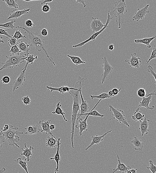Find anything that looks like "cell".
Returning <instances> with one entry per match:
<instances>
[{
    "label": "cell",
    "mask_w": 156,
    "mask_h": 173,
    "mask_svg": "<svg viewBox=\"0 0 156 173\" xmlns=\"http://www.w3.org/2000/svg\"><path fill=\"white\" fill-rule=\"evenodd\" d=\"M5 3L7 6L10 8L18 9L19 7L17 0H2Z\"/></svg>",
    "instance_id": "obj_31"
},
{
    "label": "cell",
    "mask_w": 156,
    "mask_h": 173,
    "mask_svg": "<svg viewBox=\"0 0 156 173\" xmlns=\"http://www.w3.org/2000/svg\"><path fill=\"white\" fill-rule=\"evenodd\" d=\"M41 35L43 36H46L48 35V32L47 29L44 28L43 29L41 32Z\"/></svg>",
    "instance_id": "obj_52"
},
{
    "label": "cell",
    "mask_w": 156,
    "mask_h": 173,
    "mask_svg": "<svg viewBox=\"0 0 156 173\" xmlns=\"http://www.w3.org/2000/svg\"><path fill=\"white\" fill-rule=\"evenodd\" d=\"M12 38H15L17 40H18L20 39L26 38V37L25 35H23L21 31L18 30H17Z\"/></svg>",
    "instance_id": "obj_36"
},
{
    "label": "cell",
    "mask_w": 156,
    "mask_h": 173,
    "mask_svg": "<svg viewBox=\"0 0 156 173\" xmlns=\"http://www.w3.org/2000/svg\"><path fill=\"white\" fill-rule=\"evenodd\" d=\"M103 64L102 66L103 73L102 74L101 84H103L109 75L112 73L113 68L112 66L109 64L105 56L103 58Z\"/></svg>",
    "instance_id": "obj_9"
},
{
    "label": "cell",
    "mask_w": 156,
    "mask_h": 173,
    "mask_svg": "<svg viewBox=\"0 0 156 173\" xmlns=\"http://www.w3.org/2000/svg\"><path fill=\"white\" fill-rule=\"evenodd\" d=\"M58 143L57 145V150L56 153L55 154L53 157L50 158V160H54L56 161V167L55 169L54 173H56L59 172V161L61 160V158L59 154V149H60V146L61 145V143L60 142L61 138H58Z\"/></svg>",
    "instance_id": "obj_20"
},
{
    "label": "cell",
    "mask_w": 156,
    "mask_h": 173,
    "mask_svg": "<svg viewBox=\"0 0 156 173\" xmlns=\"http://www.w3.org/2000/svg\"><path fill=\"white\" fill-rule=\"evenodd\" d=\"M86 80H87V79H84V78L80 76H79L78 78V81H79V89L81 100V104L80 106V113H78L77 115V120H79L81 117H82L83 115L89 112L88 111L89 109V105L87 102L84 99L82 91V88L83 85L82 83Z\"/></svg>",
    "instance_id": "obj_6"
},
{
    "label": "cell",
    "mask_w": 156,
    "mask_h": 173,
    "mask_svg": "<svg viewBox=\"0 0 156 173\" xmlns=\"http://www.w3.org/2000/svg\"><path fill=\"white\" fill-rule=\"evenodd\" d=\"M22 1L27 2H30L31 1H41L42 0H22Z\"/></svg>",
    "instance_id": "obj_60"
},
{
    "label": "cell",
    "mask_w": 156,
    "mask_h": 173,
    "mask_svg": "<svg viewBox=\"0 0 156 173\" xmlns=\"http://www.w3.org/2000/svg\"><path fill=\"white\" fill-rule=\"evenodd\" d=\"M156 58V46L155 44L154 47L152 48V52L151 55L150 56L149 60L146 61V64H148L151 61L154 59Z\"/></svg>",
    "instance_id": "obj_38"
},
{
    "label": "cell",
    "mask_w": 156,
    "mask_h": 173,
    "mask_svg": "<svg viewBox=\"0 0 156 173\" xmlns=\"http://www.w3.org/2000/svg\"><path fill=\"white\" fill-rule=\"evenodd\" d=\"M149 122H151L152 121L147 119V118H145L142 121L140 122L139 129L141 132V134L140 135L141 136H143L145 134L146 135L148 134L149 131Z\"/></svg>",
    "instance_id": "obj_21"
},
{
    "label": "cell",
    "mask_w": 156,
    "mask_h": 173,
    "mask_svg": "<svg viewBox=\"0 0 156 173\" xmlns=\"http://www.w3.org/2000/svg\"><path fill=\"white\" fill-rule=\"evenodd\" d=\"M18 128L16 127H13L11 125H9V128L7 131L5 132L0 131V134L3 136L5 138V141L8 143L9 145L10 146H16L18 148L20 147L17 144L20 141L19 136L23 134V132L18 131Z\"/></svg>",
    "instance_id": "obj_4"
},
{
    "label": "cell",
    "mask_w": 156,
    "mask_h": 173,
    "mask_svg": "<svg viewBox=\"0 0 156 173\" xmlns=\"http://www.w3.org/2000/svg\"><path fill=\"white\" fill-rule=\"evenodd\" d=\"M152 96L150 93L146 94L145 97L142 98V100L140 102L138 106L140 107L145 108L150 110H153L155 108V106H152L151 107L149 106V104L152 101Z\"/></svg>",
    "instance_id": "obj_16"
},
{
    "label": "cell",
    "mask_w": 156,
    "mask_h": 173,
    "mask_svg": "<svg viewBox=\"0 0 156 173\" xmlns=\"http://www.w3.org/2000/svg\"><path fill=\"white\" fill-rule=\"evenodd\" d=\"M21 100L23 104L25 105H29L31 103V99L28 96H26L22 97Z\"/></svg>",
    "instance_id": "obj_42"
},
{
    "label": "cell",
    "mask_w": 156,
    "mask_h": 173,
    "mask_svg": "<svg viewBox=\"0 0 156 173\" xmlns=\"http://www.w3.org/2000/svg\"><path fill=\"white\" fill-rule=\"evenodd\" d=\"M102 100H99V101L94 106V107L92 109V110L90 112H89L88 113L85 114L83 115V116H86L87 115H89V116H91L93 117H99L102 118L104 117V115L100 114L99 112H98L97 110H94L95 108H96L98 104Z\"/></svg>",
    "instance_id": "obj_29"
},
{
    "label": "cell",
    "mask_w": 156,
    "mask_h": 173,
    "mask_svg": "<svg viewBox=\"0 0 156 173\" xmlns=\"http://www.w3.org/2000/svg\"><path fill=\"white\" fill-rule=\"evenodd\" d=\"M142 112L140 111V109L138 108L136 109L133 116H132V119L135 121H139L140 122L142 121L145 115L141 114Z\"/></svg>",
    "instance_id": "obj_28"
},
{
    "label": "cell",
    "mask_w": 156,
    "mask_h": 173,
    "mask_svg": "<svg viewBox=\"0 0 156 173\" xmlns=\"http://www.w3.org/2000/svg\"><path fill=\"white\" fill-rule=\"evenodd\" d=\"M73 1H76L77 3H79L82 4L84 7H86V5L85 4L86 0H73Z\"/></svg>",
    "instance_id": "obj_51"
},
{
    "label": "cell",
    "mask_w": 156,
    "mask_h": 173,
    "mask_svg": "<svg viewBox=\"0 0 156 173\" xmlns=\"http://www.w3.org/2000/svg\"><path fill=\"white\" fill-rule=\"evenodd\" d=\"M10 48V52L11 54H19L21 52V51L19 50L17 45L13 46V47H11Z\"/></svg>",
    "instance_id": "obj_39"
},
{
    "label": "cell",
    "mask_w": 156,
    "mask_h": 173,
    "mask_svg": "<svg viewBox=\"0 0 156 173\" xmlns=\"http://www.w3.org/2000/svg\"><path fill=\"white\" fill-rule=\"evenodd\" d=\"M147 68H148V71L154 77L155 79V83L156 84V74L155 73V72L153 69V67H152V66L149 65L147 67Z\"/></svg>",
    "instance_id": "obj_46"
},
{
    "label": "cell",
    "mask_w": 156,
    "mask_h": 173,
    "mask_svg": "<svg viewBox=\"0 0 156 173\" xmlns=\"http://www.w3.org/2000/svg\"><path fill=\"white\" fill-rule=\"evenodd\" d=\"M62 105L61 104L60 102H59L57 103L56 106L55 110L52 112V114H57V115H61L63 117L64 119L66 122H67L68 120L66 119L65 117V112L61 108Z\"/></svg>",
    "instance_id": "obj_27"
},
{
    "label": "cell",
    "mask_w": 156,
    "mask_h": 173,
    "mask_svg": "<svg viewBox=\"0 0 156 173\" xmlns=\"http://www.w3.org/2000/svg\"><path fill=\"white\" fill-rule=\"evenodd\" d=\"M4 40H3V37L1 36H0V43H4Z\"/></svg>",
    "instance_id": "obj_61"
},
{
    "label": "cell",
    "mask_w": 156,
    "mask_h": 173,
    "mask_svg": "<svg viewBox=\"0 0 156 173\" xmlns=\"http://www.w3.org/2000/svg\"><path fill=\"white\" fill-rule=\"evenodd\" d=\"M90 97L92 100L97 99L99 100H103L106 99L111 98L112 97L109 96L108 93H103L98 95H90Z\"/></svg>",
    "instance_id": "obj_33"
},
{
    "label": "cell",
    "mask_w": 156,
    "mask_h": 173,
    "mask_svg": "<svg viewBox=\"0 0 156 173\" xmlns=\"http://www.w3.org/2000/svg\"><path fill=\"white\" fill-rule=\"evenodd\" d=\"M137 169H132L131 168L130 169L128 170L126 172L127 173H136L138 170Z\"/></svg>",
    "instance_id": "obj_54"
},
{
    "label": "cell",
    "mask_w": 156,
    "mask_h": 173,
    "mask_svg": "<svg viewBox=\"0 0 156 173\" xmlns=\"http://www.w3.org/2000/svg\"><path fill=\"white\" fill-rule=\"evenodd\" d=\"M138 96L140 98H143L145 97L146 95V92L145 89L143 88L138 89L137 92Z\"/></svg>",
    "instance_id": "obj_44"
},
{
    "label": "cell",
    "mask_w": 156,
    "mask_h": 173,
    "mask_svg": "<svg viewBox=\"0 0 156 173\" xmlns=\"http://www.w3.org/2000/svg\"><path fill=\"white\" fill-rule=\"evenodd\" d=\"M38 59V56H36L35 57H34V55H29L27 56V58L25 60L27 61V63L26 65L28 66V64H33V63L35 60Z\"/></svg>",
    "instance_id": "obj_35"
},
{
    "label": "cell",
    "mask_w": 156,
    "mask_h": 173,
    "mask_svg": "<svg viewBox=\"0 0 156 173\" xmlns=\"http://www.w3.org/2000/svg\"><path fill=\"white\" fill-rule=\"evenodd\" d=\"M30 10V8L25 9L22 10H19L17 9L13 10L10 14L7 20L11 19H19L22 15L28 14Z\"/></svg>",
    "instance_id": "obj_15"
},
{
    "label": "cell",
    "mask_w": 156,
    "mask_h": 173,
    "mask_svg": "<svg viewBox=\"0 0 156 173\" xmlns=\"http://www.w3.org/2000/svg\"><path fill=\"white\" fill-rule=\"evenodd\" d=\"M71 60L72 61L74 64L76 65H78L82 64H85L86 63L85 61H83L80 58L77 56H72L70 55H67Z\"/></svg>",
    "instance_id": "obj_30"
},
{
    "label": "cell",
    "mask_w": 156,
    "mask_h": 173,
    "mask_svg": "<svg viewBox=\"0 0 156 173\" xmlns=\"http://www.w3.org/2000/svg\"><path fill=\"white\" fill-rule=\"evenodd\" d=\"M9 128V125H5L3 128H2L1 129L2 132H5L8 130Z\"/></svg>",
    "instance_id": "obj_53"
},
{
    "label": "cell",
    "mask_w": 156,
    "mask_h": 173,
    "mask_svg": "<svg viewBox=\"0 0 156 173\" xmlns=\"http://www.w3.org/2000/svg\"><path fill=\"white\" fill-rule=\"evenodd\" d=\"M14 161L21 166L26 173H28L27 162L26 160L23 161L21 158L19 157L17 159L14 160Z\"/></svg>",
    "instance_id": "obj_32"
},
{
    "label": "cell",
    "mask_w": 156,
    "mask_h": 173,
    "mask_svg": "<svg viewBox=\"0 0 156 173\" xmlns=\"http://www.w3.org/2000/svg\"><path fill=\"white\" fill-rule=\"evenodd\" d=\"M8 30H5L0 28V35H2L6 36L7 38H11L13 35H10L8 33Z\"/></svg>",
    "instance_id": "obj_45"
},
{
    "label": "cell",
    "mask_w": 156,
    "mask_h": 173,
    "mask_svg": "<svg viewBox=\"0 0 156 173\" xmlns=\"http://www.w3.org/2000/svg\"><path fill=\"white\" fill-rule=\"evenodd\" d=\"M109 11L110 10H109L108 12L107 18L106 22V24H105L104 27L102 29L99 31L97 32L96 33H95L93 35H92L89 37L88 39L86 40L85 41L81 42L77 45L72 46V47L74 48L81 47L82 46L86 44V43H87L89 41H95L98 36H99L100 34L101 33L103 32L108 27V25L110 21L113 18V17H111L110 15Z\"/></svg>",
    "instance_id": "obj_7"
},
{
    "label": "cell",
    "mask_w": 156,
    "mask_h": 173,
    "mask_svg": "<svg viewBox=\"0 0 156 173\" xmlns=\"http://www.w3.org/2000/svg\"><path fill=\"white\" fill-rule=\"evenodd\" d=\"M6 171V169H5L4 168V167H3V168H2V169H0V173H4Z\"/></svg>",
    "instance_id": "obj_59"
},
{
    "label": "cell",
    "mask_w": 156,
    "mask_h": 173,
    "mask_svg": "<svg viewBox=\"0 0 156 173\" xmlns=\"http://www.w3.org/2000/svg\"><path fill=\"white\" fill-rule=\"evenodd\" d=\"M1 81L3 84H8L10 81V78L8 76H4L2 78Z\"/></svg>",
    "instance_id": "obj_47"
},
{
    "label": "cell",
    "mask_w": 156,
    "mask_h": 173,
    "mask_svg": "<svg viewBox=\"0 0 156 173\" xmlns=\"http://www.w3.org/2000/svg\"><path fill=\"white\" fill-rule=\"evenodd\" d=\"M89 116V115H87L85 119L84 120L82 118H80L79 120L78 123L75 125V127L79 130V134L80 136H82L83 132L84 131H88V125L87 123V120Z\"/></svg>",
    "instance_id": "obj_13"
},
{
    "label": "cell",
    "mask_w": 156,
    "mask_h": 173,
    "mask_svg": "<svg viewBox=\"0 0 156 173\" xmlns=\"http://www.w3.org/2000/svg\"><path fill=\"white\" fill-rule=\"evenodd\" d=\"M118 158V163L116 168L113 169V173L119 172L120 173H126L130 169L131 166H126L125 163H121L120 158L118 154L117 155Z\"/></svg>",
    "instance_id": "obj_19"
},
{
    "label": "cell",
    "mask_w": 156,
    "mask_h": 173,
    "mask_svg": "<svg viewBox=\"0 0 156 173\" xmlns=\"http://www.w3.org/2000/svg\"><path fill=\"white\" fill-rule=\"evenodd\" d=\"M5 142L4 137L2 135L0 134V149L2 147L3 144Z\"/></svg>",
    "instance_id": "obj_50"
},
{
    "label": "cell",
    "mask_w": 156,
    "mask_h": 173,
    "mask_svg": "<svg viewBox=\"0 0 156 173\" xmlns=\"http://www.w3.org/2000/svg\"><path fill=\"white\" fill-rule=\"evenodd\" d=\"M114 45L113 44H111L109 45L108 49L110 51H112L114 50Z\"/></svg>",
    "instance_id": "obj_55"
},
{
    "label": "cell",
    "mask_w": 156,
    "mask_h": 173,
    "mask_svg": "<svg viewBox=\"0 0 156 173\" xmlns=\"http://www.w3.org/2000/svg\"><path fill=\"white\" fill-rule=\"evenodd\" d=\"M32 126V130L30 135L36 134L40 132H42V129L40 128L38 125H33Z\"/></svg>",
    "instance_id": "obj_37"
},
{
    "label": "cell",
    "mask_w": 156,
    "mask_h": 173,
    "mask_svg": "<svg viewBox=\"0 0 156 173\" xmlns=\"http://www.w3.org/2000/svg\"><path fill=\"white\" fill-rule=\"evenodd\" d=\"M149 6V5L148 4L140 9L138 8L137 12L135 13L134 16L132 17V21H138L140 20L143 19L146 14L149 13V11L148 10Z\"/></svg>",
    "instance_id": "obj_11"
},
{
    "label": "cell",
    "mask_w": 156,
    "mask_h": 173,
    "mask_svg": "<svg viewBox=\"0 0 156 173\" xmlns=\"http://www.w3.org/2000/svg\"><path fill=\"white\" fill-rule=\"evenodd\" d=\"M24 148L21 149L22 152L21 153V155L22 156L23 158L25 160L29 162L33 154L32 150L34 148L31 146H30L29 148H27L26 143H24Z\"/></svg>",
    "instance_id": "obj_18"
},
{
    "label": "cell",
    "mask_w": 156,
    "mask_h": 173,
    "mask_svg": "<svg viewBox=\"0 0 156 173\" xmlns=\"http://www.w3.org/2000/svg\"><path fill=\"white\" fill-rule=\"evenodd\" d=\"M16 21V20H12L10 21L7 22L4 24H0V27L4 28H8V30H13L15 28H18V26L15 27L13 25L14 23Z\"/></svg>",
    "instance_id": "obj_34"
},
{
    "label": "cell",
    "mask_w": 156,
    "mask_h": 173,
    "mask_svg": "<svg viewBox=\"0 0 156 173\" xmlns=\"http://www.w3.org/2000/svg\"><path fill=\"white\" fill-rule=\"evenodd\" d=\"M56 128V126L54 125L51 124L50 126V131H52Z\"/></svg>",
    "instance_id": "obj_57"
},
{
    "label": "cell",
    "mask_w": 156,
    "mask_h": 173,
    "mask_svg": "<svg viewBox=\"0 0 156 173\" xmlns=\"http://www.w3.org/2000/svg\"><path fill=\"white\" fill-rule=\"evenodd\" d=\"M27 66L25 65L24 67L22 69V71L17 78L14 81L13 83V92L15 91L16 89L21 87L24 85L25 81V71L27 70Z\"/></svg>",
    "instance_id": "obj_10"
},
{
    "label": "cell",
    "mask_w": 156,
    "mask_h": 173,
    "mask_svg": "<svg viewBox=\"0 0 156 173\" xmlns=\"http://www.w3.org/2000/svg\"><path fill=\"white\" fill-rule=\"evenodd\" d=\"M51 120H49L47 121L44 120H40L39 122V124L41 126L42 132H45L46 134H49L51 135H53L50 132V126Z\"/></svg>",
    "instance_id": "obj_25"
},
{
    "label": "cell",
    "mask_w": 156,
    "mask_h": 173,
    "mask_svg": "<svg viewBox=\"0 0 156 173\" xmlns=\"http://www.w3.org/2000/svg\"><path fill=\"white\" fill-rule=\"evenodd\" d=\"M131 57L128 60L126 59L125 62L128 63L130 67L136 68H139L141 66V61L140 58L137 57V54L134 53L131 54Z\"/></svg>",
    "instance_id": "obj_12"
},
{
    "label": "cell",
    "mask_w": 156,
    "mask_h": 173,
    "mask_svg": "<svg viewBox=\"0 0 156 173\" xmlns=\"http://www.w3.org/2000/svg\"><path fill=\"white\" fill-rule=\"evenodd\" d=\"M109 111L112 112V115L114 119H116L120 123H122L128 127H130V125L127 122L125 115L123 110L115 109L111 105H109Z\"/></svg>",
    "instance_id": "obj_8"
},
{
    "label": "cell",
    "mask_w": 156,
    "mask_h": 173,
    "mask_svg": "<svg viewBox=\"0 0 156 173\" xmlns=\"http://www.w3.org/2000/svg\"><path fill=\"white\" fill-rule=\"evenodd\" d=\"M25 24L28 27H33L35 26L32 21L30 19H28L26 21Z\"/></svg>",
    "instance_id": "obj_48"
},
{
    "label": "cell",
    "mask_w": 156,
    "mask_h": 173,
    "mask_svg": "<svg viewBox=\"0 0 156 173\" xmlns=\"http://www.w3.org/2000/svg\"><path fill=\"white\" fill-rule=\"evenodd\" d=\"M125 2L126 0H119L118 1L115 2L112 10L109 11L110 16H115L118 29L122 27V25L125 22L124 16L128 12Z\"/></svg>",
    "instance_id": "obj_3"
},
{
    "label": "cell",
    "mask_w": 156,
    "mask_h": 173,
    "mask_svg": "<svg viewBox=\"0 0 156 173\" xmlns=\"http://www.w3.org/2000/svg\"><path fill=\"white\" fill-rule=\"evenodd\" d=\"M112 132V130H110L106 132L104 134L102 135H101V136H98V135H96V136L93 135L91 137V142L89 144V145L85 149V151H87L89 149L91 148L92 146H93L95 144L98 145L101 142H102L103 140V138H104L107 134Z\"/></svg>",
    "instance_id": "obj_17"
},
{
    "label": "cell",
    "mask_w": 156,
    "mask_h": 173,
    "mask_svg": "<svg viewBox=\"0 0 156 173\" xmlns=\"http://www.w3.org/2000/svg\"><path fill=\"white\" fill-rule=\"evenodd\" d=\"M20 51L24 54V55L27 56L29 55L30 48H29L30 45L28 44L27 42H24L23 41H20L17 43Z\"/></svg>",
    "instance_id": "obj_24"
},
{
    "label": "cell",
    "mask_w": 156,
    "mask_h": 173,
    "mask_svg": "<svg viewBox=\"0 0 156 173\" xmlns=\"http://www.w3.org/2000/svg\"><path fill=\"white\" fill-rule=\"evenodd\" d=\"M58 140L54 135L48 136L46 138L45 145L50 149H52L57 146Z\"/></svg>",
    "instance_id": "obj_22"
},
{
    "label": "cell",
    "mask_w": 156,
    "mask_h": 173,
    "mask_svg": "<svg viewBox=\"0 0 156 173\" xmlns=\"http://www.w3.org/2000/svg\"><path fill=\"white\" fill-rule=\"evenodd\" d=\"M149 166L147 167V169H149L152 173H155L156 172V166L153 163V161L152 160L149 161Z\"/></svg>",
    "instance_id": "obj_41"
},
{
    "label": "cell",
    "mask_w": 156,
    "mask_h": 173,
    "mask_svg": "<svg viewBox=\"0 0 156 173\" xmlns=\"http://www.w3.org/2000/svg\"><path fill=\"white\" fill-rule=\"evenodd\" d=\"M19 28L22 29L25 31L24 33L26 38L30 43L31 47L35 48L39 52L43 51L44 52L45 56H47L48 55L45 47L44 39L41 35L38 33L28 30L24 27H19Z\"/></svg>",
    "instance_id": "obj_2"
},
{
    "label": "cell",
    "mask_w": 156,
    "mask_h": 173,
    "mask_svg": "<svg viewBox=\"0 0 156 173\" xmlns=\"http://www.w3.org/2000/svg\"><path fill=\"white\" fill-rule=\"evenodd\" d=\"M121 90V88L118 89L117 88H114L112 89V93H113L114 96H117V95L119 94Z\"/></svg>",
    "instance_id": "obj_49"
},
{
    "label": "cell",
    "mask_w": 156,
    "mask_h": 173,
    "mask_svg": "<svg viewBox=\"0 0 156 173\" xmlns=\"http://www.w3.org/2000/svg\"><path fill=\"white\" fill-rule=\"evenodd\" d=\"M8 41V44L10 48L14 45L17 44V41L18 40L15 38H7Z\"/></svg>",
    "instance_id": "obj_40"
},
{
    "label": "cell",
    "mask_w": 156,
    "mask_h": 173,
    "mask_svg": "<svg viewBox=\"0 0 156 173\" xmlns=\"http://www.w3.org/2000/svg\"><path fill=\"white\" fill-rule=\"evenodd\" d=\"M93 19L90 24V27L91 30L93 31L94 33H96L99 31L103 28L104 27L105 24H104L101 20L96 17L94 18L92 17Z\"/></svg>",
    "instance_id": "obj_14"
},
{
    "label": "cell",
    "mask_w": 156,
    "mask_h": 173,
    "mask_svg": "<svg viewBox=\"0 0 156 173\" xmlns=\"http://www.w3.org/2000/svg\"><path fill=\"white\" fill-rule=\"evenodd\" d=\"M155 36H154L151 38H144L142 39H136L134 40V42L136 44H143L145 45L148 48L151 47V46L150 45L151 43L153 40L156 38Z\"/></svg>",
    "instance_id": "obj_26"
},
{
    "label": "cell",
    "mask_w": 156,
    "mask_h": 173,
    "mask_svg": "<svg viewBox=\"0 0 156 173\" xmlns=\"http://www.w3.org/2000/svg\"><path fill=\"white\" fill-rule=\"evenodd\" d=\"M41 10L43 13H47L50 11V7L48 3L42 4Z\"/></svg>",
    "instance_id": "obj_43"
},
{
    "label": "cell",
    "mask_w": 156,
    "mask_h": 173,
    "mask_svg": "<svg viewBox=\"0 0 156 173\" xmlns=\"http://www.w3.org/2000/svg\"><path fill=\"white\" fill-rule=\"evenodd\" d=\"M27 57L24 55H20L19 54H11L10 56H7V60L5 62L2 63V66L0 68V71L4 69L18 67L20 64L24 62Z\"/></svg>",
    "instance_id": "obj_5"
},
{
    "label": "cell",
    "mask_w": 156,
    "mask_h": 173,
    "mask_svg": "<svg viewBox=\"0 0 156 173\" xmlns=\"http://www.w3.org/2000/svg\"><path fill=\"white\" fill-rule=\"evenodd\" d=\"M108 94V95H109V96L111 97H112L114 96L113 93H112V90L109 91Z\"/></svg>",
    "instance_id": "obj_58"
},
{
    "label": "cell",
    "mask_w": 156,
    "mask_h": 173,
    "mask_svg": "<svg viewBox=\"0 0 156 173\" xmlns=\"http://www.w3.org/2000/svg\"><path fill=\"white\" fill-rule=\"evenodd\" d=\"M131 143L134 145L133 149L135 150L142 151L144 144L140 138L135 137L131 141Z\"/></svg>",
    "instance_id": "obj_23"
},
{
    "label": "cell",
    "mask_w": 156,
    "mask_h": 173,
    "mask_svg": "<svg viewBox=\"0 0 156 173\" xmlns=\"http://www.w3.org/2000/svg\"><path fill=\"white\" fill-rule=\"evenodd\" d=\"M73 98V104L72 105L71 119V132L70 140L72 148H74V139L75 125L77 120L78 113L80 110L79 103L80 92L79 89L78 90H71L68 92Z\"/></svg>",
    "instance_id": "obj_1"
},
{
    "label": "cell",
    "mask_w": 156,
    "mask_h": 173,
    "mask_svg": "<svg viewBox=\"0 0 156 173\" xmlns=\"http://www.w3.org/2000/svg\"><path fill=\"white\" fill-rule=\"evenodd\" d=\"M54 0H44L43 2L41 3V4H44L45 3H50L52 2Z\"/></svg>",
    "instance_id": "obj_56"
}]
</instances>
